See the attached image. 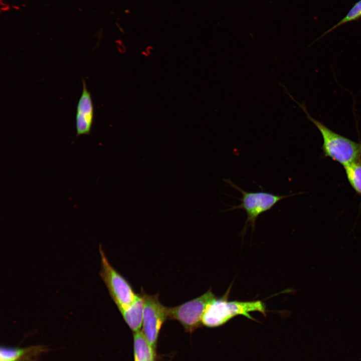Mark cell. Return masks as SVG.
<instances>
[{
    "label": "cell",
    "instance_id": "6da1fadb",
    "mask_svg": "<svg viewBox=\"0 0 361 361\" xmlns=\"http://www.w3.org/2000/svg\"><path fill=\"white\" fill-rule=\"evenodd\" d=\"M231 286L223 296L216 297L207 305L202 317V325L209 327H218L239 315L256 321L250 314L253 311L261 312L266 316V305L262 301H228Z\"/></svg>",
    "mask_w": 361,
    "mask_h": 361
},
{
    "label": "cell",
    "instance_id": "7a4b0ae2",
    "mask_svg": "<svg viewBox=\"0 0 361 361\" xmlns=\"http://www.w3.org/2000/svg\"><path fill=\"white\" fill-rule=\"evenodd\" d=\"M296 103L321 133L323 139L321 149L325 156L331 158L343 167L361 159V143L354 141L332 131L310 116L304 104Z\"/></svg>",
    "mask_w": 361,
    "mask_h": 361
},
{
    "label": "cell",
    "instance_id": "3957f363",
    "mask_svg": "<svg viewBox=\"0 0 361 361\" xmlns=\"http://www.w3.org/2000/svg\"><path fill=\"white\" fill-rule=\"evenodd\" d=\"M224 180L242 194V197L239 199L241 203L238 205L231 206V208L225 211L240 209L245 212L247 218L244 231L250 225L254 229L257 219L260 215L270 211L280 201L295 195H278L267 192H247L229 179H225Z\"/></svg>",
    "mask_w": 361,
    "mask_h": 361
},
{
    "label": "cell",
    "instance_id": "277c9868",
    "mask_svg": "<svg viewBox=\"0 0 361 361\" xmlns=\"http://www.w3.org/2000/svg\"><path fill=\"white\" fill-rule=\"evenodd\" d=\"M99 250L101 257L100 277L120 311L129 306L135 299L137 294L125 278L111 265L101 245Z\"/></svg>",
    "mask_w": 361,
    "mask_h": 361
},
{
    "label": "cell",
    "instance_id": "5b68a950",
    "mask_svg": "<svg viewBox=\"0 0 361 361\" xmlns=\"http://www.w3.org/2000/svg\"><path fill=\"white\" fill-rule=\"evenodd\" d=\"M216 296L210 289L202 295L178 306L167 307L168 319L178 321L185 330L192 332L200 327L207 305Z\"/></svg>",
    "mask_w": 361,
    "mask_h": 361
},
{
    "label": "cell",
    "instance_id": "8992f818",
    "mask_svg": "<svg viewBox=\"0 0 361 361\" xmlns=\"http://www.w3.org/2000/svg\"><path fill=\"white\" fill-rule=\"evenodd\" d=\"M143 300L142 331L148 342L156 351L158 334L164 321L168 319L167 307L159 300V294H146L141 288Z\"/></svg>",
    "mask_w": 361,
    "mask_h": 361
},
{
    "label": "cell",
    "instance_id": "52a82bcc",
    "mask_svg": "<svg viewBox=\"0 0 361 361\" xmlns=\"http://www.w3.org/2000/svg\"><path fill=\"white\" fill-rule=\"evenodd\" d=\"M94 118V107L90 93L85 80H82V91L77 103L76 114L77 136L89 134Z\"/></svg>",
    "mask_w": 361,
    "mask_h": 361
},
{
    "label": "cell",
    "instance_id": "ba28073f",
    "mask_svg": "<svg viewBox=\"0 0 361 361\" xmlns=\"http://www.w3.org/2000/svg\"><path fill=\"white\" fill-rule=\"evenodd\" d=\"M42 345L26 347L1 346L0 361H39L41 355L47 351Z\"/></svg>",
    "mask_w": 361,
    "mask_h": 361
},
{
    "label": "cell",
    "instance_id": "9c48e42d",
    "mask_svg": "<svg viewBox=\"0 0 361 361\" xmlns=\"http://www.w3.org/2000/svg\"><path fill=\"white\" fill-rule=\"evenodd\" d=\"M120 312L128 326L134 332L140 330L143 322V300L141 293L137 294L133 302Z\"/></svg>",
    "mask_w": 361,
    "mask_h": 361
},
{
    "label": "cell",
    "instance_id": "30bf717a",
    "mask_svg": "<svg viewBox=\"0 0 361 361\" xmlns=\"http://www.w3.org/2000/svg\"><path fill=\"white\" fill-rule=\"evenodd\" d=\"M134 361H148L154 359L155 350L151 346L142 330L133 333Z\"/></svg>",
    "mask_w": 361,
    "mask_h": 361
},
{
    "label": "cell",
    "instance_id": "8fae6325",
    "mask_svg": "<svg viewBox=\"0 0 361 361\" xmlns=\"http://www.w3.org/2000/svg\"><path fill=\"white\" fill-rule=\"evenodd\" d=\"M344 167L349 184L354 191L361 196V159Z\"/></svg>",
    "mask_w": 361,
    "mask_h": 361
},
{
    "label": "cell",
    "instance_id": "7c38bea8",
    "mask_svg": "<svg viewBox=\"0 0 361 361\" xmlns=\"http://www.w3.org/2000/svg\"><path fill=\"white\" fill-rule=\"evenodd\" d=\"M361 18V0L354 4L353 6L349 11L346 15L340 20L337 24L325 32L322 37L331 32L338 27L348 22L354 21Z\"/></svg>",
    "mask_w": 361,
    "mask_h": 361
},
{
    "label": "cell",
    "instance_id": "4fadbf2b",
    "mask_svg": "<svg viewBox=\"0 0 361 361\" xmlns=\"http://www.w3.org/2000/svg\"><path fill=\"white\" fill-rule=\"evenodd\" d=\"M148 361H154V359H151V360H148Z\"/></svg>",
    "mask_w": 361,
    "mask_h": 361
}]
</instances>
